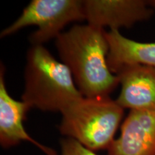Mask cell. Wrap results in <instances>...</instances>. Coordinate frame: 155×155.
<instances>
[{
  "instance_id": "cell-1",
  "label": "cell",
  "mask_w": 155,
  "mask_h": 155,
  "mask_svg": "<svg viewBox=\"0 0 155 155\" xmlns=\"http://www.w3.org/2000/svg\"><path fill=\"white\" fill-rule=\"evenodd\" d=\"M55 47L83 96L108 97L119 84L108 65L109 45L104 29L88 23L75 25L55 39Z\"/></svg>"
},
{
  "instance_id": "cell-2",
  "label": "cell",
  "mask_w": 155,
  "mask_h": 155,
  "mask_svg": "<svg viewBox=\"0 0 155 155\" xmlns=\"http://www.w3.org/2000/svg\"><path fill=\"white\" fill-rule=\"evenodd\" d=\"M83 97L68 68L43 45H32L27 53L22 101L30 108L61 112Z\"/></svg>"
},
{
  "instance_id": "cell-3",
  "label": "cell",
  "mask_w": 155,
  "mask_h": 155,
  "mask_svg": "<svg viewBox=\"0 0 155 155\" xmlns=\"http://www.w3.org/2000/svg\"><path fill=\"white\" fill-rule=\"evenodd\" d=\"M124 110L109 96H83L61 112L59 131L94 152L108 150L115 139Z\"/></svg>"
},
{
  "instance_id": "cell-4",
  "label": "cell",
  "mask_w": 155,
  "mask_h": 155,
  "mask_svg": "<svg viewBox=\"0 0 155 155\" xmlns=\"http://www.w3.org/2000/svg\"><path fill=\"white\" fill-rule=\"evenodd\" d=\"M85 20L82 0H32L12 24L1 32V38L28 26L38 30L30 36L32 45H43L61 35L67 25Z\"/></svg>"
},
{
  "instance_id": "cell-5",
  "label": "cell",
  "mask_w": 155,
  "mask_h": 155,
  "mask_svg": "<svg viewBox=\"0 0 155 155\" xmlns=\"http://www.w3.org/2000/svg\"><path fill=\"white\" fill-rule=\"evenodd\" d=\"M88 24L110 30L129 28L155 13V0H83Z\"/></svg>"
},
{
  "instance_id": "cell-6",
  "label": "cell",
  "mask_w": 155,
  "mask_h": 155,
  "mask_svg": "<svg viewBox=\"0 0 155 155\" xmlns=\"http://www.w3.org/2000/svg\"><path fill=\"white\" fill-rule=\"evenodd\" d=\"M108 155H155V111L131 110Z\"/></svg>"
},
{
  "instance_id": "cell-7",
  "label": "cell",
  "mask_w": 155,
  "mask_h": 155,
  "mask_svg": "<svg viewBox=\"0 0 155 155\" xmlns=\"http://www.w3.org/2000/svg\"><path fill=\"white\" fill-rule=\"evenodd\" d=\"M114 73L121 86L116 101L122 108L155 111V67L126 65Z\"/></svg>"
},
{
  "instance_id": "cell-8",
  "label": "cell",
  "mask_w": 155,
  "mask_h": 155,
  "mask_svg": "<svg viewBox=\"0 0 155 155\" xmlns=\"http://www.w3.org/2000/svg\"><path fill=\"white\" fill-rule=\"evenodd\" d=\"M5 71L0 72V144L7 149L28 141L40 149L46 155H57L53 149L42 144L32 138L25 130L23 121L30 109L24 101L14 99L7 91L5 81Z\"/></svg>"
},
{
  "instance_id": "cell-9",
  "label": "cell",
  "mask_w": 155,
  "mask_h": 155,
  "mask_svg": "<svg viewBox=\"0 0 155 155\" xmlns=\"http://www.w3.org/2000/svg\"><path fill=\"white\" fill-rule=\"evenodd\" d=\"M109 52L108 65L112 73L126 65L155 67V42H141L123 36L119 30L106 32Z\"/></svg>"
},
{
  "instance_id": "cell-10",
  "label": "cell",
  "mask_w": 155,
  "mask_h": 155,
  "mask_svg": "<svg viewBox=\"0 0 155 155\" xmlns=\"http://www.w3.org/2000/svg\"><path fill=\"white\" fill-rule=\"evenodd\" d=\"M57 155H98L94 151L88 150L78 141L71 138L61 141V152Z\"/></svg>"
}]
</instances>
